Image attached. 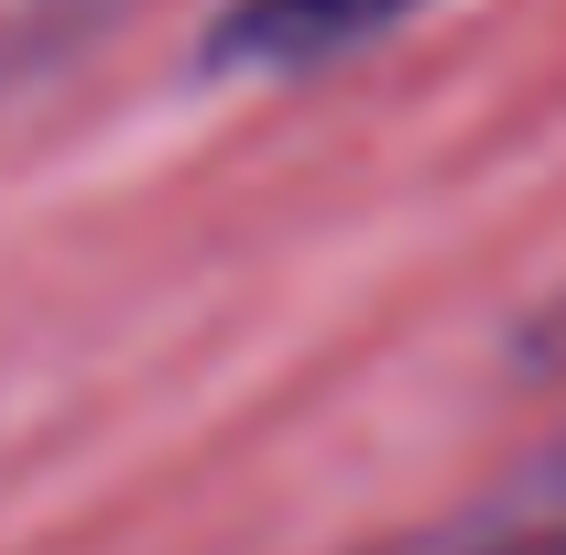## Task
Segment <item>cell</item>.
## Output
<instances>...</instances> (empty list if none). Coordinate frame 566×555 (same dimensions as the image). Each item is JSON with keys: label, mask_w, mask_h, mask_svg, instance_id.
<instances>
[{"label": "cell", "mask_w": 566, "mask_h": 555, "mask_svg": "<svg viewBox=\"0 0 566 555\" xmlns=\"http://www.w3.org/2000/svg\"><path fill=\"white\" fill-rule=\"evenodd\" d=\"M415 0H229L218 22V55L240 66H316V55H349L370 33H392Z\"/></svg>", "instance_id": "cell-1"}, {"label": "cell", "mask_w": 566, "mask_h": 555, "mask_svg": "<svg viewBox=\"0 0 566 555\" xmlns=\"http://www.w3.org/2000/svg\"><path fill=\"white\" fill-rule=\"evenodd\" d=\"M370 555H566V480L480 490V501H458V512H436V523H415Z\"/></svg>", "instance_id": "cell-2"}, {"label": "cell", "mask_w": 566, "mask_h": 555, "mask_svg": "<svg viewBox=\"0 0 566 555\" xmlns=\"http://www.w3.org/2000/svg\"><path fill=\"white\" fill-rule=\"evenodd\" d=\"M545 348H556V359H566V305H556V338H545Z\"/></svg>", "instance_id": "cell-3"}]
</instances>
